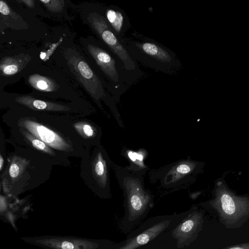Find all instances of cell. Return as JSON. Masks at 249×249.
<instances>
[{
  "label": "cell",
  "instance_id": "5",
  "mask_svg": "<svg viewBox=\"0 0 249 249\" xmlns=\"http://www.w3.org/2000/svg\"><path fill=\"white\" fill-rule=\"evenodd\" d=\"M88 19L94 30L125 68L138 79L142 77V72L138 64L109 28L104 18L94 13L90 14Z\"/></svg>",
  "mask_w": 249,
  "mask_h": 249
},
{
  "label": "cell",
  "instance_id": "16",
  "mask_svg": "<svg viewBox=\"0 0 249 249\" xmlns=\"http://www.w3.org/2000/svg\"><path fill=\"white\" fill-rule=\"evenodd\" d=\"M222 207L224 212L228 214H233L235 210L234 202L229 195L223 194L221 197Z\"/></svg>",
  "mask_w": 249,
  "mask_h": 249
},
{
  "label": "cell",
  "instance_id": "1",
  "mask_svg": "<svg viewBox=\"0 0 249 249\" xmlns=\"http://www.w3.org/2000/svg\"><path fill=\"white\" fill-rule=\"evenodd\" d=\"M119 186L123 192L124 213L120 228L130 232L147 216L154 206V196L146 189L144 176L132 172L126 166L112 163Z\"/></svg>",
  "mask_w": 249,
  "mask_h": 249
},
{
  "label": "cell",
  "instance_id": "2",
  "mask_svg": "<svg viewBox=\"0 0 249 249\" xmlns=\"http://www.w3.org/2000/svg\"><path fill=\"white\" fill-rule=\"evenodd\" d=\"M71 70L87 91L102 109L101 101L110 109L118 125L124 128L123 121L116 105V100L103 79L97 76L87 63L78 55H71L67 58Z\"/></svg>",
  "mask_w": 249,
  "mask_h": 249
},
{
  "label": "cell",
  "instance_id": "8",
  "mask_svg": "<svg viewBox=\"0 0 249 249\" xmlns=\"http://www.w3.org/2000/svg\"><path fill=\"white\" fill-rule=\"evenodd\" d=\"M188 211L186 216L171 231V235L176 241L178 249L189 245L191 241L193 233L195 230L196 221L194 213Z\"/></svg>",
  "mask_w": 249,
  "mask_h": 249
},
{
  "label": "cell",
  "instance_id": "4",
  "mask_svg": "<svg viewBox=\"0 0 249 249\" xmlns=\"http://www.w3.org/2000/svg\"><path fill=\"white\" fill-rule=\"evenodd\" d=\"M135 45L141 54L132 58L145 67L171 75L177 73L181 68V63L173 53L156 43L146 42Z\"/></svg>",
  "mask_w": 249,
  "mask_h": 249
},
{
  "label": "cell",
  "instance_id": "22",
  "mask_svg": "<svg viewBox=\"0 0 249 249\" xmlns=\"http://www.w3.org/2000/svg\"><path fill=\"white\" fill-rule=\"evenodd\" d=\"M3 162H4L3 159L2 157V156L0 155V170H1V169L2 168Z\"/></svg>",
  "mask_w": 249,
  "mask_h": 249
},
{
  "label": "cell",
  "instance_id": "17",
  "mask_svg": "<svg viewBox=\"0 0 249 249\" xmlns=\"http://www.w3.org/2000/svg\"><path fill=\"white\" fill-rule=\"evenodd\" d=\"M48 10L53 12H61L64 7L63 0H39Z\"/></svg>",
  "mask_w": 249,
  "mask_h": 249
},
{
  "label": "cell",
  "instance_id": "9",
  "mask_svg": "<svg viewBox=\"0 0 249 249\" xmlns=\"http://www.w3.org/2000/svg\"><path fill=\"white\" fill-rule=\"evenodd\" d=\"M0 31L6 28L19 30L27 29L28 25L22 17L13 11L4 0H0Z\"/></svg>",
  "mask_w": 249,
  "mask_h": 249
},
{
  "label": "cell",
  "instance_id": "15",
  "mask_svg": "<svg viewBox=\"0 0 249 249\" xmlns=\"http://www.w3.org/2000/svg\"><path fill=\"white\" fill-rule=\"evenodd\" d=\"M107 17L114 30L119 33L123 23L124 18L122 14L118 11L108 9L107 11Z\"/></svg>",
  "mask_w": 249,
  "mask_h": 249
},
{
  "label": "cell",
  "instance_id": "10",
  "mask_svg": "<svg viewBox=\"0 0 249 249\" xmlns=\"http://www.w3.org/2000/svg\"><path fill=\"white\" fill-rule=\"evenodd\" d=\"M147 152L143 149L138 151L123 149L121 151L123 155L128 161L129 165L126 167L133 173L145 176L146 172L149 170V167L144 163Z\"/></svg>",
  "mask_w": 249,
  "mask_h": 249
},
{
  "label": "cell",
  "instance_id": "3",
  "mask_svg": "<svg viewBox=\"0 0 249 249\" xmlns=\"http://www.w3.org/2000/svg\"><path fill=\"white\" fill-rule=\"evenodd\" d=\"M188 213L159 215L148 219L118 244L117 249H136L148 244L161 233L176 227Z\"/></svg>",
  "mask_w": 249,
  "mask_h": 249
},
{
  "label": "cell",
  "instance_id": "12",
  "mask_svg": "<svg viewBox=\"0 0 249 249\" xmlns=\"http://www.w3.org/2000/svg\"><path fill=\"white\" fill-rule=\"evenodd\" d=\"M28 82L32 87L39 91L50 92L57 90V85L49 78L34 74L28 78Z\"/></svg>",
  "mask_w": 249,
  "mask_h": 249
},
{
  "label": "cell",
  "instance_id": "11",
  "mask_svg": "<svg viewBox=\"0 0 249 249\" xmlns=\"http://www.w3.org/2000/svg\"><path fill=\"white\" fill-rule=\"evenodd\" d=\"M17 103L35 111L66 110V107L59 104L35 99L30 96H21L15 99Z\"/></svg>",
  "mask_w": 249,
  "mask_h": 249
},
{
  "label": "cell",
  "instance_id": "20",
  "mask_svg": "<svg viewBox=\"0 0 249 249\" xmlns=\"http://www.w3.org/2000/svg\"><path fill=\"white\" fill-rule=\"evenodd\" d=\"M58 248L64 249H72L77 248L75 247V245L69 241H64L60 242L58 245Z\"/></svg>",
  "mask_w": 249,
  "mask_h": 249
},
{
  "label": "cell",
  "instance_id": "21",
  "mask_svg": "<svg viewBox=\"0 0 249 249\" xmlns=\"http://www.w3.org/2000/svg\"><path fill=\"white\" fill-rule=\"evenodd\" d=\"M19 2H22L29 8H33L35 6L34 0H17Z\"/></svg>",
  "mask_w": 249,
  "mask_h": 249
},
{
  "label": "cell",
  "instance_id": "14",
  "mask_svg": "<svg viewBox=\"0 0 249 249\" xmlns=\"http://www.w3.org/2000/svg\"><path fill=\"white\" fill-rule=\"evenodd\" d=\"M18 59L5 57L1 61L0 69L3 76H13L20 71Z\"/></svg>",
  "mask_w": 249,
  "mask_h": 249
},
{
  "label": "cell",
  "instance_id": "6",
  "mask_svg": "<svg viewBox=\"0 0 249 249\" xmlns=\"http://www.w3.org/2000/svg\"><path fill=\"white\" fill-rule=\"evenodd\" d=\"M195 168L190 160H180L172 163L149 171V179L152 183L165 189H175L187 185Z\"/></svg>",
  "mask_w": 249,
  "mask_h": 249
},
{
  "label": "cell",
  "instance_id": "18",
  "mask_svg": "<svg viewBox=\"0 0 249 249\" xmlns=\"http://www.w3.org/2000/svg\"><path fill=\"white\" fill-rule=\"evenodd\" d=\"M23 130L22 132L25 134V137L31 142L34 147L38 150L45 151L49 149L47 144L45 142L35 137L28 131L27 133L25 130L23 129Z\"/></svg>",
  "mask_w": 249,
  "mask_h": 249
},
{
  "label": "cell",
  "instance_id": "19",
  "mask_svg": "<svg viewBox=\"0 0 249 249\" xmlns=\"http://www.w3.org/2000/svg\"><path fill=\"white\" fill-rule=\"evenodd\" d=\"M19 173V167L16 163H13L11 165L9 168V174L12 178H16Z\"/></svg>",
  "mask_w": 249,
  "mask_h": 249
},
{
  "label": "cell",
  "instance_id": "7",
  "mask_svg": "<svg viewBox=\"0 0 249 249\" xmlns=\"http://www.w3.org/2000/svg\"><path fill=\"white\" fill-rule=\"evenodd\" d=\"M17 125L23 128L47 145L59 150H66L69 145L64 138L52 126L38 122L33 117H20L17 121Z\"/></svg>",
  "mask_w": 249,
  "mask_h": 249
},
{
  "label": "cell",
  "instance_id": "13",
  "mask_svg": "<svg viewBox=\"0 0 249 249\" xmlns=\"http://www.w3.org/2000/svg\"><path fill=\"white\" fill-rule=\"evenodd\" d=\"M73 127L83 137L93 138L100 137V128L87 121H79L73 124Z\"/></svg>",
  "mask_w": 249,
  "mask_h": 249
}]
</instances>
